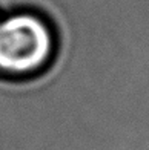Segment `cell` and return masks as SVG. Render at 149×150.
<instances>
[{"label":"cell","instance_id":"2","mask_svg":"<svg viewBox=\"0 0 149 150\" xmlns=\"http://www.w3.org/2000/svg\"><path fill=\"white\" fill-rule=\"evenodd\" d=\"M0 18H2V12H0Z\"/></svg>","mask_w":149,"mask_h":150},{"label":"cell","instance_id":"1","mask_svg":"<svg viewBox=\"0 0 149 150\" xmlns=\"http://www.w3.org/2000/svg\"><path fill=\"white\" fill-rule=\"evenodd\" d=\"M52 25L34 11L22 9L0 18V80L26 83L48 72L56 60Z\"/></svg>","mask_w":149,"mask_h":150}]
</instances>
